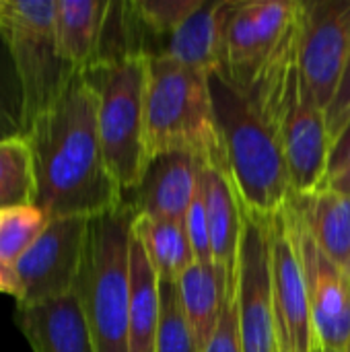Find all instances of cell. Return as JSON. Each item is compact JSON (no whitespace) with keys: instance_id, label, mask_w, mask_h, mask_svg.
<instances>
[{"instance_id":"cell-1","label":"cell","mask_w":350,"mask_h":352,"mask_svg":"<svg viewBox=\"0 0 350 352\" xmlns=\"http://www.w3.org/2000/svg\"><path fill=\"white\" fill-rule=\"evenodd\" d=\"M35 179V206L50 219H95L124 204L101 146L97 93L76 72L58 101L25 134Z\"/></svg>"},{"instance_id":"cell-2","label":"cell","mask_w":350,"mask_h":352,"mask_svg":"<svg viewBox=\"0 0 350 352\" xmlns=\"http://www.w3.org/2000/svg\"><path fill=\"white\" fill-rule=\"evenodd\" d=\"M303 2H237L227 33L225 72L278 128L285 107L299 91V39Z\"/></svg>"},{"instance_id":"cell-3","label":"cell","mask_w":350,"mask_h":352,"mask_svg":"<svg viewBox=\"0 0 350 352\" xmlns=\"http://www.w3.org/2000/svg\"><path fill=\"white\" fill-rule=\"evenodd\" d=\"M215 120L231 177L245 210L270 219L291 196V179L278 128L233 85L225 70L208 72Z\"/></svg>"},{"instance_id":"cell-4","label":"cell","mask_w":350,"mask_h":352,"mask_svg":"<svg viewBox=\"0 0 350 352\" xmlns=\"http://www.w3.org/2000/svg\"><path fill=\"white\" fill-rule=\"evenodd\" d=\"M144 144L149 159L179 151L231 173L206 72L165 56L146 58Z\"/></svg>"},{"instance_id":"cell-5","label":"cell","mask_w":350,"mask_h":352,"mask_svg":"<svg viewBox=\"0 0 350 352\" xmlns=\"http://www.w3.org/2000/svg\"><path fill=\"white\" fill-rule=\"evenodd\" d=\"M134 208L89 221L87 245L74 293L97 352H130V245Z\"/></svg>"},{"instance_id":"cell-6","label":"cell","mask_w":350,"mask_h":352,"mask_svg":"<svg viewBox=\"0 0 350 352\" xmlns=\"http://www.w3.org/2000/svg\"><path fill=\"white\" fill-rule=\"evenodd\" d=\"M97 93V122L105 163L124 192L134 190L149 163L144 144L146 58L97 62L83 72Z\"/></svg>"},{"instance_id":"cell-7","label":"cell","mask_w":350,"mask_h":352,"mask_svg":"<svg viewBox=\"0 0 350 352\" xmlns=\"http://www.w3.org/2000/svg\"><path fill=\"white\" fill-rule=\"evenodd\" d=\"M0 31L23 87L25 124L29 128L58 101L78 70L58 52L56 0H4Z\"/></svg>"},{"instance_id":"cell-8","label":"cell","mask_w":350,"mask_h":352,"mask_svg":"<svg viewBox=\"0 0 350 352\" xmlns=\"http://www.w3.org/2000/svg\"><path fill=\"white\" fill-rule=\"evenodd\" d=\"M350 56V0L303 2L299 99L322 111L332 103Z\"/></svg>"},{"instance_id":"cell-9","label":"cell","mask_w":350,"mask_h":352,"mask_svg":"<svg viewBox=\"0 0 350 352\" xmlns=\"http://www.w3.org/2000/svg\"><path fill=\"white\" fill-rule=\"evenodd\" d=\"M89 221L83 217L52 219L37 241L14 262V278L19 287L17 305H37L74 293Z\"/></svg>"},{"instance_id":"cell-10","label":"cell","mask_w":350,"mask_h":352,"mask_svg":"<svg viewBox=\"0 0 350 352\" xmlns=\"http://www.w3.org/2000/svg\"><path fill=\"white\" fill-rule=\"evenodd\" d=\"M239 336L243 352H276V322L270 283L268 219L243 208V231L235 270Z\"/></svg>"},{"instance_id":"cell-11","label":"cell","mask_w":350,"mask_h":352,"mask_svg":"<svg viewBox=\"0 0 350 352\" xmlns=\"http://www.w3.org/2000/svg\"><path fill=\"white\" fill-rule=\"evenodd\" d=\"M281 212L303 266L316 336L324 351L347 352L350 346V276L320 250L289 202Z\"/></svg>"},{"instance_id":"cell-12","label":"cell","mask_w":350,"mask_h":352,"mask_svg":"<svg viewBox=\"0 0 350 352\" xmlns=\"http://www.w3.org/2000/svg\"><path fill=\"white\" fill-rule=\"evenodd\" d=\"M270 283L278 346L289 352H324L311 320L303 266L289 235L283 212L268 219Z\"/></svg>"},{"instance_id":"cell-13","label":"cell","mask_w":350,"mask_h":352,"mask_svg":"<svg viewBox=\"0 0 350 352\" xmlns=\"http://www.w3.org/2000/svg\"><path fill=\"white\" fill-rule=\"evenodd\" d=\"M206 163L190 153H161L149 159L140 184L124 192L136 214L186 223Z\"/></svg>"},{"instance_id":"cell-14","label":"cell","mask_w":350,"mask_h":352,"mask_svg":"<svg viewBox=\"0 0 350 352\" xmlns=\"http://www.w3.org/2000/svg\"><path fill=\"white\" fill-rule=\"evenodd\" d=\"M281 142L289 169L291 192L305 194L320 188L328 173L332 138L326 111L305 105L295 91L281 120Z\"/></svg>"},{"instance_id":"cell-15","label":"cell","mask_w":350,"mask_h":352,"mask_svg":"<svg viewBox=\"0 0 350 352\" xmlns=\"http://www.w3.org/2000/svg\"><path fill=\"white\" fill-rule=\"evenodd\" d=\"M235 0H202L200 6L167 37L161 54L200 72L227 68V33Z\"/></svg>"},{"instance_id":"cell-16","label":"cell","mask_w":350,"mask_h":352,"mask_svg":"<svg viewBox=\"0 0 350 352\" xmlns=\"http://www.w3.org/2000/svg\"><path fill=\"white\" fill-rule=\"evenodd\" d=\"M14 318L33 352H97L76 293L47 303L17 305Z\"/></svg>"},{"instance_id":"cell-17","label":"cell","mask_w":350,"mask_h":352,"mask_svg":"<svg viewBox=\"0 0 350 352\" xmlns=\"http://www.w3.org/2000/svg\"><path fill=\"white\" fill-rule=\"evenodd\" d=\"M200 190L206 206L215 262L223 264L231 276H235L243 231V204L235 182L231 173L204 165L200 173Z\"/></svg>"},{"instance_id":"cell-18","label":"cell","mask_w":350,"mask_h":352,"mask_svg":"<svg viewBox=\"0 0 350 352\" xmlns=\"http://www.w3.org/2000/svg\"><path fill=\"white\" fill-rule=\"evenodd\" d=\"M320 245V250L350 276V196L330 188L305 194L291 192L287 200Z\"/></svg>"},{"instance_id":"cell-19","label":"cell","mask_w":350,"mask_h":352,"mask_svg":"<svg viewBox=\"0 0 350 352\" xmlns=\"http://www.w3.org/2000/svg\"><path fill=\"white\" fill-rule=\"evenodd\" d=\"M109 2L56 0V43L60 56L78 72L97 62Z\"/></svg>"},{"instance_id":"cell-20","label":"cell","mask_w":350,"mask_h":352,"mask_svg":"<svg viewBox=\"0 0 350 352\" xmlns=\"http://www.w3.org/2000/svg\"><path fill=\"white\" fill-rule=\"evenodd\" d=\"M235 276L219 264H194L179 280V299L200 352H204L221 320L229 285Z\"/></svg>"},{"instance_id":"cell-21","label":"cell","mask_w":350,"mask_h":352,"mask_svg":"<svg viewBox=\"0 0 350 352\" xmlns=\"http://www.w3.org/2000/svg\"><path fill=\"white\" fill-rule=\"evenodd\" d=\"M132 235L163 283H177L196 264L186 223L136 214Z\"/></svg>"},{"instance_id":"cell-22","label":"cell","mask_w":350,"mask_h":352,"mask_svg":"<svg viewBox=\"0 0 350 352\" xmlns=\"http://www.w3.org/2000/svg\"><path fill=\"white\" fill-rule=\"evenodd\" d=\"M159 276L142 245L132 235L130 245V352H155L161 318Z\"/></svg>"},{"instance_id":"cell-23","label":"cell","mask_w":350,"mask_h":352,"mask_svg":"<svg viewBox=\"0 0 350 352\" xmlns=\"http://www.w3.org/2000/svg\"><path fill=\"white\" fill-rule=\"evenodd\" d=\"M35 202L31 153L25 138L0 142V210Z\"/></svg>"},{"instance_id":"cell-24","label":"cell","mask_w":350,"mask_h":352,"mask_svg":"<svg viewBox=\"0 0 350 352\" xmlns=\"http://www.w3.org/2000/svg\"><path fill=\"white\" fill-rule=\"evenodd\" d=\"M52 219L35 204L0 210V258L14 266V262L37 241Z\"/></svg>"},{"instance_id":"cell-25","label":"cell","mask_w":350,"mask_h":352,"mask_svg":"<svg viewBox=\"0 0 350 352\" xmlns=\"http://www.w3.org/2000/svg\"><path fill=\"white\" fill-rule=\"evenodd\" d=\"M159 283L161 318L155 340V352H200L179 299L177 283Z\"/></svg>"},{"instance_id":"cell-26","label":"cell","mask_w":350,"mask_h":352,"mask_svg":"<svg viewBox=\"0 0 350 352\" xmlns=\"http://www.w3.org/2000/svg\"><path fill=\"white\" fill-rule=\"evenodd\" d=\"M25 99L23 87L8 50V43L0 31V142L12 138H25Z\"/></svg>"},{"instance_id":"cell-27","label":"cell","mask_w":350,"mask_h":352,"mask_svg":"<svg viewBox=\"0 0 350 352\" xmlns=\"http://www.w3.org/2000/svg\"><path fill=\"white\" fill-rule=\"evenodd\" d=\"M202 0H138L132 2L142 23L161 39L171 35Z\"/></svg>"},{"instance_id":"cell-28","label":"cell","mask_w":350,"mask_h":352,"mask_svg":"<svg viewBox=\"0 0 350 352\" xmlns=\"http://www.w3.org/2000/svg\"><path fill=\"white\" fill-rule=\"evenodd\" d=\"M204 352H243L239 336V314H237V295H235V278L229 285L225 307L212 338L208 340Z\"/></svg>"},{"instance_id":"cell-29","label":"cell","mask_w":350,"mask_h":352,"mask_svg":"<svg viewBox=\"0 0 350 352\" xmlns=\"http://www.w3.org/2000/svg\"><path fill=\"white\" fill-rule=\"evenodd\" d=\"M186 231H188L196 262L198 264L215 262L212 241H210V227H208V217H206V206H204L200 184H198V192H196L194 202H192V206L188 210V217H186Z\"/></svg>"},{"instance_id":"cell-30","label":"cell","mask_w":350,"mask_h":352,"mask_svg":"<svg viewBox=\"0 0 350 352\" xmlns=\"http://www.w3.org/2000/svg\"><path fill=\"white\" fill-rule=\"evenodd\" d=\"M350 122V56L347 62V70L342 74L340 87L332 99V103L326 109V124H328V132L332 142L340 136V132L347 128Z\"/></svg>"},{"instance_id":"cell-31","label":"cell","mask_w":350,"mask_h":352,"mask_svg":"<svg viewBox=\"0 0 350 352\" xmlns=\"http://www.w3.org/2000/svg\"><path fill=\"white\" fill-rule=\"evenodd\" d=\"M350 157V122L347 124V128L340 132V136L332 142V148H330V161H328V175H332L347 159Z\"/></svg>"},{"instance_id":"cell-32","label":"cell","mask_w":350,"mask_h":352,"mask_svg":"<svg viewBox=\"0 0 350 352\" xmlns=\"http://www.w3.org/2000/svg\"><path fill=\"white\" fill-rule=\"evenodd\" d=\"M320 188H330V190H336L340 194H347L350 196V157L332 173L324 179V184Z\"/></svg>"},{"instance_id":"cell-33","label":"cell","mask_w":350,"mask_h":352,"mask_svg":"<svg viewBox=\"0 0 350 352\" xmlns=\"http://www.w3.org/2000/svg\"><path fill=\"white\" fill-rule=\"evenodd\" d=\"M0 293L10 295V297H14V299H17V295H19L14 270H12V266H8L2 258H0Z\"/></svg>"},{"instance_id":"cell-34","label":"cell","mask_w":350,"mask_h":352,"mask_svg":"<svg viewBox=\"0 0 350 352\" xmlns=\"http://www.w3.org/2000/svg\"><path fill=\"white\" fill-rule=\"evenodd\" d=\"M276 352H289V351H287V349H283V346H278V349H276Z\"/></svg>"},{"instance_id":"cell-35","label":"cell","mask_w":350,"mask_h":352,"mask_svg":"<svg viewBox=\"0 0 350 352\" xmlns=\"http://www.w3.org/2000/svg\"><path fill=\"white\" fill-rule=\"evenodd\" d=\"M2 6H4V0H0V12H2Z\"/></svg>"},{"instance_id":"cell-36","label":"cell","mask_w":350,"mask_h":352,"mask_svg":"<svg viewBox=\"0 0 350 352\" xmlns=\"http://www.w3.org/2000/svg\"><path fill=\"white\" fill-rule=\"evenodd\" d=\"M347 352H350V346H349V351H347Z\"/></svg>"},{"instance_id":"cell-37","label":"cell","mask_w":350,"mask_h":352,"mask_svg":"<svg viewBox=\"0 0 350 352\" xmlns=\"http://www.w3.org/2000/svg\"><path fill=\"white\" fill-rule=\"evenodd\" d=\"M324 352H330V351H324Z\"/></svg>"}]
</instances>
